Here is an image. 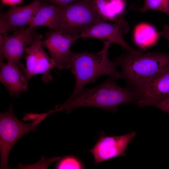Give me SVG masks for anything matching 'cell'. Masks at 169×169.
<instances>
[{
	"label": "cell",
	"instance_id": "6da1fadb",
	"mask_svg": "<svg viewBox=\"0 0 169 169\" xmlns=\"http://www.w3.org/2000/svg\"><path fill=\"white\" fill-rule=\"evenodd\" d=\"M103 42V49L97 53L71 51L70 71L75 77V85L71 95L65 103L74 99L86 84L95 82L101 76L108 75L115 80L121 79L120 73L116 68L118 65L117 63L111 61L108 57V49L113 43L108 40Z\"/></svg>",
	"mask_w": 169,
	"mask_h": 169
},
{
	"label": "cell",
	"instance_id": "7a4b0ae2",
	"mask_svg": "<svg viewBox=\"0 0 169 169\" xmlns=\"http://www.w3.org/2000/svg\"><path fill=\"white\" fill-rule=\"evenodd\" d=\"M114 80L110 77L96 87L84 90L69 102L56 105L55 111L64 109L70 113L76 108L92 107L115 112L120 105L137 100L134 92L120 87Z\"/></svg>",
	"mask_w": 169,
	"mask_h": 169
},
{
	"label": "cell",
	"instance_id": "3957f363",
	"mask_svg": "<svg viewBox=\"0 0 169 169\" xmlns=\"http://www.w3.org/2000/svg\"><path fill=\"white\" fill-rule=\"evenodd\" d=\"M115 61L122 67L121 79L135 93L164 68L169 65V54L148 52L132 54L127 52Z\"/></svg>",
	"mask_w": 169,
	"mask_h": 169
},
{
	"label": "cell",
	"instance_id": "277c9868",
	"mask_svg": "<svg viewBox=\"0 0 169 169\" xmlns=\"http://www.w3.org/2000/svg\"><path fill=\"white\" fill-rule=\"evenodd\" d=\"M59 6L57 30L71 36H79L103 19L97 13L94 0H80Z\"/></svg>",
	"mask_w": 169,
	"mask_h": 169
},
{
	"label": "cell",
	"instance_id": "5b68a950",
	"mask_svg": "<svg viewBox=\"0 0 169 169\" xmlns=\"http://www.w3.org/2000/svg\"><path fill=\"white\" fill-rule=\"evenodd\" d=\"M11 104L8 110L0 114L1 168H8V159L10 150L17 141L28 132L35 131L38 123L33 120L25 124L15 116Z\"/></svg>",
	"mask_w": 169,
	"mask_h": 169
},
{
	"label": "cell",
	"instance_id": "8992f818",
	"mask_svg": "<svg viewBox=\"0 0 169 169\" xmlns=\"http://www.w3.org/2000/svg\"><path fill=\"white\" fill-rule=\"evenodd\" d=\"M128 22L122 18H119L112 23L102 19L96 22L79 35V38H95L102 40L107 39L119 44L132 54L142 53L140 50L130 46L125 40L124 33H127L129 30Z\"/></svg>",
	"mask_w": 169,
	"mask_h": 169
},
{
	"label": "cell",
	"instance_id": "52a82bcc",
	"mask_svg": "<svg viewBox=\"0 0 169 169\" xmlns=\"http://www.w3.org/2000/svg\"><path fill=\"white\" fill-rule=\"evenodd\" d=\"M43 36L37 35L32 44L25 49L26 76L28 80L33 75L43 74L42 80L44 82L50 81L52 77L50 70L56 67L51 58L42 48Z\"/></svg>",
	"mask_w": 169,
	"mask_h": 169
},
{
	"label": "cell",
	"instance_id": "ba28073f",
	"mask_svg": "<svg viewBox=\"0 0 169 169\" xmlns=\"http://www.w3.org/2000/svg\"><path fill=\"white\" fill-rule=\"evenodd\" d=\"M79 38L58 30H52L42 42L43 46L48 50L56 67L60 70L71 68V46Z\"/></svg>",
	"mask_w": 169,
	"mask_h": 169
},
{
	"label": "cell",
	"instance_id": "9c48e42d",
	"mask_svg": "<svg viewBox=\"0 0 169 169\" xmlns=\"http://www.w3.org/2000/svg\"><path fill=\"white\" fill-rule=\"evenodd\" d=\"M138 105L154 106L169 98V65L136 93Z\"/></svg>",
	"mask_w": 169,
	"mask_h": 169
},
{
	"label": "cell",
	"instance_id": "30bf717a",
	"mask_svg": "<svg viewBox=\"0 0 169 169\" xmlns=\"http://www.w3.org/2000/svg\"><path fill=\"white\" fill-rule=\"evenodd\" d=\"M136 136L135 131L118 136H101L94 147L89 150L94 156L95 165L118 156H125L128 144Z\"/></svg>",
	"mask_w": 169,
	"mask_h": 169
},
{
	"label": "cell",
	"instance_id": "8fae6325",
	"mask_svg": "<svg viewBox=\"0 0 169 169\" xmlns=\"http://www.w3.org/2000/svg\"><path fill=\"white\" fill-rule=\"evenodd\" d=\"M37 28L25 27L13 31L12 35L7 36L0 51V62H3L5 58L8 61L20 62L25 48L32 44L37 35Z\"/></svg>",
	"mask_w": 169,
	"mask_h": 169
},
{
	"label": "cell",
	"instance_id": "7c38bea8",
	"mask_svg": "<svg viewBox=\"0 0 169 169\" xmlns=\"http://www.w3.org/2000/svg\"><path fill=\"white\" fill-rule=\"evenodd\" d=\"M40 2L35 0L27 5L11 6L7 12L1 13L0 19V32L8 34L13 31L25 27L38 12Z\"/></svg>",
	"mask_w": 169,
	"mask_h": 169
},
{
	"label": "cell",
	"instance_id": "4fadbf2b",
	"mask_svg": "<svg viewBox=\"0 0 169 169\" xmlns=\"http://www.w3.org/2000/svg\"><path fill=\"white\" fill-rule=\"evenodd\" d=\"M26 69L21 62H0V80L10 95L17 97L28 89Z\"/></svg>",
	"mask_w": 169,
	"mask_h": 169
},
{
	"label": "cell",
	"instance_id": "5bb4252c",
	"mask_svg": "<svg viewBox=\"0 0 169 169\" xmlns=\"http://www.w3.org/2000/svg\"><path fill=\"white\" fill-rule=\"evenodd\" d=\"M40 3L39 9L28 25L29 28L43 26L52 30H57L59 18V5L44 1Z\"/></svg>",
	"mask_w": 169,
	"mask_h": 169
},
{
	"label": "cell",
	"instance_id": "9a60e30c",
	"mask_svg": "<svg viewBox=\"0 0 169 169\" xmlns=\"http://www.w3.org/2000/svg\"><path fill=\"white\" fill-rule=\"evenodd\" d=\"M158 36V33L152 26L142 24L137 27L135 30V41L140 47H145L156 41Z\"/></svg>",
	"mask_w": 169,
	"mask_h": 169
},
{
	"label": "cell",
	"instance_id": "2e32d148",
	"mask_svg": "<svg viewBox=\"0 0 169 169\" xmlns=\"http://www.w3.org/2000/svg\"><path fill=\"white\" fill-rule=\"evenodd\" d=\"M98 14L104 19L115 22L120 17L114 12L110 0H94Z\"/></svg>",
	"mask_w": 169,
	"mask_h": 169
},
{
	"label": "cell",
	"instance_id": "e0dca14e",
	"mask_svg": "<svg viewBox=\"0 0 169 169\" xmlns=\"http://www.w3.org/2000/svg\"><path fill=\"white\" fill-rule=\"evenodd\" d=\"M149 10L159 11L169 16V0H144L143 6L135 10L144 13Z\"/></svg>",
	"mask_w": 169,
	"mask_h": 169
},
{
	"label": "cell",
	"instance_id": "ac0fdd59",
	"mask_svg": "<svg viewBox=\"0 0 169 169\" xmlns=\"http://www.w3.org/2000/svg\"><path fill=\"white\" fill-rule=\"evenodd\" d=\"M57 169H82L83 165L76 158L66 156L61 160L56 166Z\"/></svg>",
	"mask_w": 169,
	"mask_h": 169
},
{
	"label": "cell",
	"instance_id": "d6986e66",
	"mask_svg": "<svg viewBox=\"0 0 169 169\" xmlns=\"http://www.w3.org/2000/svg\"><path fill=\"white\" fill-rule=\"evenodd\" d=\"M154 106L169 114V98L157 103Z\"/></svg>",
	"mask_w": 169,
	"mask_h": 169
},
{
	"label": "cell",
	"instance_id": "ffe728a7",
	"mask_svg": "<svg viewBox=\"0 0 169 169\" xmlns=\"http://www.w3.org/2000/svg\"><path fill=\"white\" fill-rule=\"evenodd\" d=\"M24 0H1V7L6 5L11 6L17 5L21 3Z\"/></svg>",
	"mask_w": 169,
	"mask_h": 169
},
{
	"label": "cell",
	"instance_id": "44dd1931",
	"mask_svg": "<svg viewBox=\"0 0 169 169\" xmlns=\"http://www.w3.org/2000/svg\"><path fill=\"white\" fill-rule=\"evenodd\" d=\"M61 5H65L80 0H43Z\"/></svg>",
	"mask_w": 169,
	"mask_h": 169
},
{
	"label": "cell",
	"instance_id": "7402d4cb",
	"mask_svg": "<svg viewBox=\"0 0 169 169\" xmlns=\"http://www.w3.org/2000/svg\"><path fill=\"white\" fill-rule=\"evenodd\" d=\"M159 36L163 37L169 41V25H165L162 30L158 33Z\"/></svg>",
	"mask_w": 169,
	"mask_h": 169
},
{
	"label": "cell",
	"instance_id": "603a6c76",
	"mask_svg": "<svg viewBox=\"0 0 169 169\" xmlns=\"http://www.w3.org/2000/svg\"><path fill=\"white\" fill-rule=\"evenodd\" d=\"M120 0L124 3H125L127 0Z\"/></svg>",
	"mask_w": 169,
	"mask_h": 169
}]
</instances>
